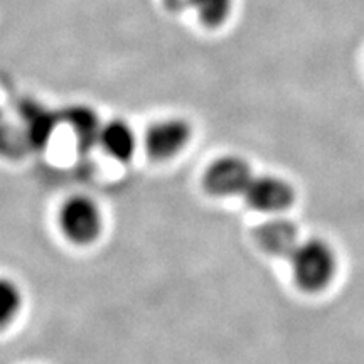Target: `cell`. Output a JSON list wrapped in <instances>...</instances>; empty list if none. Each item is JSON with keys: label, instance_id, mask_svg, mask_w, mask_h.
I'll list each match as a JSON object with an SVG mask.
<instances>
[{"label": "cell", "instance_id": "6da1fadb", "mask_svg": "<svg viewBox=\"0 0 364 364\" xmlns=\"http://www.w3.org/2000/svg\"><path fill=\"white\" fill-rule=\"evenodd\" d=\"M299 287L309 292H317L329 284L336 272L334 253L321 240L300 241L289 257Z\"/></svg>", "mask_w": 364, "mask_h": 364}, {"label": "cell", "instance_id": "7a4b0ae2", "mask_svg": "<svg viewBox=\"0 0 364 364\" xmlns=\"http://www.w3.org/2000/svg\"><path fill=\"white\" fill-rule=\"evenodd\" d=\"M59 225L66 238L75 245H90L102 233V211L93 199L73 196L59 211Z\"/></svg>", "mask_w": 364, "mask_h": 364}, {"label": "cell", "instance_id": "3957f363", "mask_svg": "<svg viewBox=\"0 0 364 364\" xmlns=\"http://www.w3.org/2000/svg\"><path fill=\"white\" fill-rule=\"evenodd\" d=\"M252 179L253 172L247 161L235 156L221 157L213 162L204 174V189L218 198H241Z\"/></svg>", "mask_w": 364, "mask_h": 364}, {"label": "cell", "instance_id": "277c9868", "mask_svg": "<svg viewBox=\"0 0 364 364\" xmlns=\"http://www.w3.org/2000/svg\"><path fill=\"white\" fill-rule=\"evenodd\" d=\"M191 125L182 118H167L154 124L145 134V149L156 161H167L184 150L191 140Z\"/></svg>", "mask_w": 364, "mask_h": 364}, {"label": "cell", "instance_id": "5b68a950", "mask_svg": "<svg viewBox=\"0 0 364 364\" xmlns=\"http://www.w3.org/2000/svg\"><path fill=\"white\" fill-rule=\"evenodd\" d=\"M241 198L250 208L262 213H280L292 204L294 189L284 179L273 176H253Z\"/></svg>", "mask_w": 364, "mask_h": 364}, {"label": "cell", "instance_id": "8992f818", "mask_svg": "<svg viewBox=\"0 0 364 364\" xmlns=\"http://www.w3.org/2000/svg\"><path fill=\"white\" fill-rule=\"evenodd\" d=\"M19 115L22 122V135L29 149L41 150L48 145L54 134V129L61 122V115L43 107V105L26 100L19 107Z\"/></svg>", "mask_w": 364, "mask_h": 364}, {"label": "cell", "instance_id": "52a82bcc", "mask_svg": "<svg viewBox=\"0 0 364 364\" xmlns=\"http://www.w3.org/2000/svg\"><path fill=\"white\" fill-rule=\"evenodd\" d=\"M255 240L267 253L280 258H289L300 243L297 228L285 220H272L255 228Z\"/></svg>", "mask_w": 364, "mask_h": 364}, {"label": "cell", "instance_id": "ba28073f", "mask_svg": "<svg viewBox=\"0 0 364 364\" xmlns=\"http://www.w3.org/2000/svg\"><path fill=\"white\" fill-rule=\"evenodd\" d=\"M61 122H66L75 132L78 147L86 152L93 149L100 142V134H102L103 125L100 124L97 112L91 110L90 107H70L61 113Z\"/></svg>", "mask_w": 364, "mask_h": 364}, {"label": "cell", "instance_id": "9c48e42d", "mask_svg": "<svg viewBox=\"0 0 364 364\" xmlns=\"http://www.w3.org/2000/svg\"><path fill=\"white\" fill-rule=\"evenodd\" d=\"M98 144L108 156L118 162H129L134 157L136 147L134 130L122 120H113L103 125Z\"/></svg>", "mask_w": 364, "mask_h": 364}, {"label": "cell", "instance_id": "30bf717a", "mask_svg": "<svg viewBox=\"0 0 364 364\" xmlns=\"http://www.w3.org/2000/svg\"><path fill=\"white\" fill-rule=\"evenodd\" d=\"M22 292L16 282L0 277V329L11 326L19 316Z\"/></svg>", "mask_w": 364, "mask_h": 364}, {"label": "cell", "instance_id": "8fae6325", "mask_svg": "<svg viewBox=\"0 0 364 364\" xmlns=\"http://www.w3.org/2000/svg\"><path fill=\"white\" fill-rule=\"evenodd\" d=\"M188 6L194 9L204 26L218 27L230 17L233 0H188Z\"/></svg>", "mask_w": 364, "mask_h": 364}, {"label": "cell", "instance_id": "7c38bea8", "mask_svg": "<svg viewBox=\"0 0 364 364\" xmlns=\"http://www.w3.org/2000/svg\"><path fill=\"white\" fill-rule=\"evenodd\" d=\"M27 144L22 132H17L9 125V120L0 112V154L6 157L21 156V150L26 149Z\"/></svg>", "mask_w": 364, "mask_h": 364}]
</instances>
